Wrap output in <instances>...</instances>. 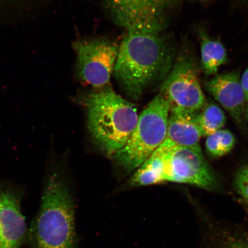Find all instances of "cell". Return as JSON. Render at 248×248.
I'll list each match as a JSON object with an SVG mask.
<instances>
[{"mask_svg":"<svg viewBox=\"0 0 248 248\" xmlns=\"http://www.w3.org/2000/svg\"><path fill=\"white\" fill-rule=\"evenodd\" d=\"M42 188L39 209L28 231L30 248H75V201L51 147Z\"/></svg>","mask_w":248,"mask_h":248,"instance_id":"6da1fadb","label":"cell"},{"mask_svg":"<svg viewBox=\"0 0 248 248\" xmlns=\"http://www.w3.org/2000/svg\"><path fill=\"white\" fill-rule=\"evenodd\" d=\"M160 33L128 32L119 46L113 74L134 100L155 83H162L174 64V48Z\"/></svg>","mask_w":248,"mask_h":248,"instance_id":"7a4b0ae2","label":"cell"},{"mask_svg":"<svg viewBox=\"0 0 248 248\" xmlns=\"http://www.w3.org/2000/svg\"><path fill=\"white\" fill-rule=\"evenodd\" d=\"M80 101L86 108L93 140L102 153L113 157L135 128L137 108L108 86L89 93Z\"/></svg>","mask_w":248,"mask_h":248,"instance_id":"3957f363","label":"cell"},{"mask_svg":"<svg viewBox=\"0 0 248 248\" xmlns=\"http://www.w3.org/2000/svg\"><path fill=\"white\" fill-rule=\"evenodd\" d=\"M170 106L159 93L140 114L137 124L124 146L112 157L131 172L137 170L165 141Z\"/></svg>","mask_w":248,"mask_h":248,"instance_id":"277c9868","label":"cell"},{"mask_svg":"<svg viewBox=\"0 0 248 248\" xmlns=\"http://www.w3.org/2000/svg\"><path fill=\"white\" fill-rule=\"evenodd\" d=\"M159 89L170 108L186 112L198 113L207 102L200 85L196 62L188 51H182L176 58Z\"/></svg>","mask_w":248,"mask_h":248,"instance_id":"5b68a950","label":"cell"},{"mask_svg":"<svg viewBox=\"0 0 248 248\" xmlns=\"http://www.w3.org/2000/svg\"><path fill=\"white\" fill-rule=\"evenodd\" d=\"M73 46L79 79L96 89L107 87L119 53L117 43L106 38L79 39L73 42Z\"/></svg>","mask_w":248,"mask_h":248,"instance_id":"8992f818","label":"cell"},{"mask_svg":"<svg viewBox=\"0 0 248 248\" xmlns=\"http://www.w3.org/2000/svg\"><path fill=\"white\" fill-rule=\"evenodd\" d=\"M118 26L128 32L160 33L174 0H102Z\"/></svg>","mask_w":248,"mask_h":248,"instance_id":"52a82bcc","label":"cell"},{"mask_svg":"<svg viewBox=\"0 0 248 248\" xmlns=\"http://www.w3.org/2000/svg\"><path fill=\"white\" fill-rule=\"evenodd\" d=\"M168 141L164 170V182L195 185L210 190L216 187L217 179L201 147H178Z\"/></svg>","mask_w":248,"mask_h":248,"instance_id":"ba28073f","label":"cell"},{"mask_svg":"<svg viewBox=\"0 0 248 248\" xmlns=\"http://www.w3.org/2000/svg\"><path fill=\"white\" fill-rule=\"evenodd\" d=\"M24 194L23 186L0 179V248H20L27 239L21 209Z\"/></svg>","mask_w":248,"mask_h":248,"instance_id":"9c48e42d","label":"cell"},{"mask_svg":"<svg viewBox=\"0 0 248 248\" xmlns=\"http://www.w3.org/2000/svg\"><path fill=\"white\" fill-rule=\"evenodd\" d=\"M199 221L198 248H248L246 226L203 216Z\"/></svg>","mask_w":248,"mask_h":248,"instance_id":"30bf717a","label":"cell"},{"mask_svg":"<svg viewBox=\"0 0 248 248\" xmlns=\"http://www.w3.org/2000/svg\"><path fill=\"white\" fill-rule=\"evenodd\" d=\"M206 88L215 100L238 123H241L248 105L237 70L218 74L205 83Z\"/></svg>","mask_w":248,"mask_h":248,"instance_id":"8fae6325","label":"cell"},{"mask_svg":"<svg viewBox=\"0 0 248 248\" xmlns=\"http://www.w3.org/2000/svg\"><path fill=\"white\" fill-rule=\"evenodd\" d=\"M197 113L170 108L166 139L176 146L200 147L202 135L197 122Z\"/></svg>","mask_w":248,"mask_h":248,"instance_id":"7c38bea8","label":"cell"},{"mask_svg":"<svg viewBox=\"0 0 248 248\" xmlns=\"http://www.w3.org/2000/svg\"><path fill=\"white\" fill-rule=\"evenodd\" d=\"M169 141H165L136 170L130 180L133 186H144L164 183V170Z\"/></svg>","mask_w":248,"mask_h":248,"instance_id":"4fadbf2b","label":"cell"},{"mask_svg":"<svg viewBox=\"0 0 248 248\" xmlns=\"http://www.w3.org/2000/svg\"><path fill=\"white\" fill-rule=\"evenodd\" d=\"M198 35L201 46V69L207 76L215 75L228 61L227 51L219 40L212 38L200 29Z\"/></svg>","mask_w":248,"mask_h":248,"instance_id":"5bb4252c","label":"cell"},{"mask_svg":"<svg viewBox=\"0 0 248 248\" xmlns=\"http://www.w3.org/2000/svg\"><path fill=\"white\" fill-rule=\"evenodd\" d=\"M197 122L202 135L209 136L224 128L226 117L224 111L215 102H206L197 113Z\"/></svg>","mask_w":248,"mask_h":248,"instance_id":"9a60e30c","label":"cell"},{"mask_svg":"<svg viewBox=\"0 0 248 248\" xmlns=\"http://www.w3.org/2000/svg\"><path fill=\"white\" fill-rule=\"evenodd\" d=\"M235 144L234 135L229 130L221 129L207 136L205 147L211 156L220 157L230 153Z\"/></svg>","mask_w":248,"mask_h":248,"instance_id":"2e32d148","label":"cell"},{"mask_svg":"<svg viewBox=\"0 0 248 248\" xmlns=\"http://www.w3.org/2000/svg\"><path fill=\"white\" fill-rule=\"evenodd\" d=\"M234 186L237 193L248 204V165L242 167L235 174Z\"/></svg>","mask_w":248,"mask_h":248,"instance_id":"e0dca14e","label":"cell"},{"mask_svg":"<svg viewBox=\"0 0 248 248\" xmlns=\"http://www.w3.org/2000/svg\"><path fill=\"white\" fill-rule=\"evenodd\" d=\"M241 83L248 104V67L241 77Z\"/></svg>","mask_w":248,"mask_h":248,"instance_id":"ac0fdd59","label":"cell"},{"mask_svg":"<svg viewBox=\"0 0 248 248\" xmlns=\"http://www.w3.org/2000/svg\"><path fill=\"white\" fill-rule=\"evenodd\" d=\"M174 1H177V0H174ZM183 1H196L198 2L201 3H206L210 1V0H183Z\"/></svg>","mask_w":248,"mask_h":248,"instance_id":"d6986e66","label":"cell"},{"mask_svg":"<svg viewBox=\"0 0 248 248\" xmlns=\"http://www.w3.org/2000/svg\"><path fill=\"white\" fill-rule=\"evenodd\" d=\"M2 1H4V0H0V2Z\"/></svg>","mask_w":248,"mask_h":248,"instance_id":"ffe728a7","label":"cell"}]
</instances>
